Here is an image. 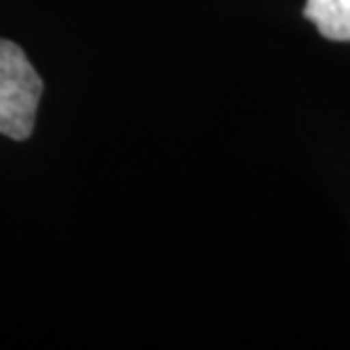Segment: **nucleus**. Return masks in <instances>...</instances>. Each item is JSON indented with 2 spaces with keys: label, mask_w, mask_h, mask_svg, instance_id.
<instances>
[{
  "label": "nucleus",
  "mask_w": 350,
  "mask_h": 350,
  "mask_svg": "<svg viewBox=\"0 0 350 350\" xmlns=\"http://www.w3.org/2000/svg\"><path fill=\"white\" fill-rule=\"evenodd\" d=\"M41 78L25 53L12 41L0 39V132L12 139H27L34 128L41 98Z\"/></svg>",
  "instance_id": "f257e3e1"
},
{
  "label": "nucleus",
  "mask_w": 350,
  "mask_h": 350,
  "mask_svg": "<svg viewBox=\"0 0 350 350\" xmlns=\"http://www.w3.org/2000/svg\"><path fill=\"white\" fill-rule=\"evenodd\" d=\"M305 16L330 41H350V0H307Z\"/></svg>",
  "instance_id": "f03ea898"
}]
</instances>
